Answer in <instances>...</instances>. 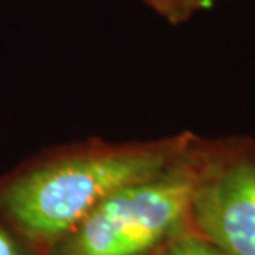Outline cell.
<instances>
[{"instance_id": "6da1fadb", "label": "cell", "mask_w": 255, "mask_h": 255, "mask_svg": "<svg viewBox=\"0 0 255 255\" xmlns=\"http://www.w3.org/2000/svg\"><path fill=\"white\" fill-rule=\"evenodd\" d=\"M191 144L179 134L47 147L0 176V214L43 255L110 196L167 169Z\"/></svg>"}, {"instance_id": "7a4b0ae2", "label": "cell", "mask_w": 255, "mask_h": 255, "mask_svg": "<svg viewBox=\"0 0 255 255\" xmlns=\"http://www.w3.org/2000/svg\"><path fill=\"white\" fill-rule=\"evenodd\" d=\"M206 162L191 144L167 169L110 196L43 255H159L191 231V201Z\"/></svg>"}, {"instance_id": "3957f363", "label": "cell", "mask_w": 255, "mask_h": 255, "mask_svg": "<svg viewBox=\"0 0 255 255\" xmlns=\"http://www.w3.org/2000/svg\"><path fill=\"white\" fill-rule=\"evenodd\" d=\"M191 231L226 255H255V164L207 159L194 191Z\"/></svg>"}, {"instance_id": "277c9868", "label": "cell", "mask_w": 255, "mask_h": 255, "mask_svg": "<svg viewBox=\"0 0 255 255\" xmlns=\"http://www.w3.org/2000/svg\"><path fill=\"white\" fill-rule=\"evenodd\" d=\"M147 7L172 25L184 23L196 13L212 8L219 0H142Z\"/></svg>"}, {"instance_id": "5b68a950", "label": "cell", "mask_w": 255, "mask_h": 255, "mask_svg": "<svg viewBox=\"0 0 255 255\" xmlns=\"http://www.w3.org/2000/svg\"><path fill=\"white\" fill-rule=\"evenodd\" d=\"M0 255H42V252L0 214Z\"/></svg>"}, {"instance_id": "8992f818", "label": "cell", "mask_w": 255, "mask_h": 255, "mask_svg": "<svg viewBox=\"0 0 255 255\" xmlns=\"http://www.w3.org/2000/svg\"><path fill=\"white\" fill-rule=\"evenodd\" d=\"M159 255H226V254L219 251L217 247H214L212 244H209L206 239L197 236L196 232L189 231L174 239Z\"/></svg>"}]
</instances>
